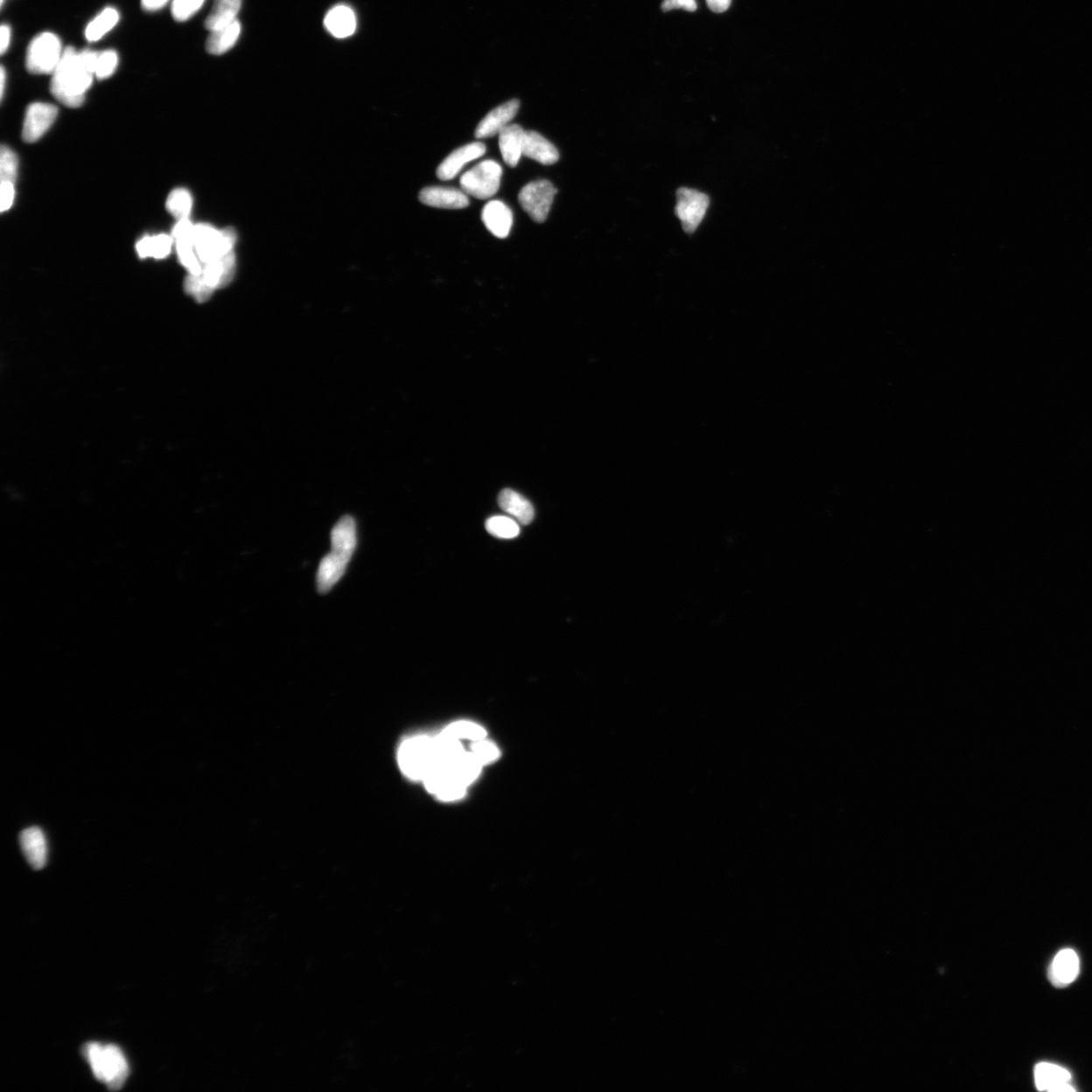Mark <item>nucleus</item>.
Masks as SVG:
<instances>
[{
  "label": "nucleus",
  "instance_id": "1",
  "mask_svg": "<svg viewBox=\"0 0 1092 1092\" xmlns=\"http://www.w3.org/2000/svg\"><path fill=\"white\" fill-rule=\"evenodd\" d=\"M99 53L73 47L64 49L51 81V93L62 105L78 108L83 105L87 91L93 84Z\"/></svg>",
  "mask_w": 1092,
  "mask_h": 1092
},
{
  "label": "nucleus",
  "instance_id": "2",
  "mask_svg": "<svg viewBox=\"0 0 1092 1092\" xmlns=\"http://www.w3.org/2000/svg\"><path fill=\"white\" fill-rule=\"evenodd\" d=\"M82 1055L97 1081L106 1084L110 1090L123 1088L130 1075V1066L119 1046L88 1043L82 1048Z\"/></svg>",
  "mask_w": 1092,
  "mask_h": 1092
},
{
  "label": "nucleus",
  "instance_id": "3",
  "mask_svg": "<svg viewBox=\"0 0 1092 1092\" xmlns=\"http://www.w3.org/2000/svg\"><path fill=\"white\" fill-rule=\"evenodd\" d=\"M236 257L231 251L210 263L203 265L200 275H188L185 282V290L198 303L209 301L214 292L227 287L235 276Z\"/></svg>",
  "mask_w": 1092,
  "mask_h": 1092
},
{
  "label": "nucleus",
  "instance_id": "4",
  "mask_svg": "<svg viewBox=\"0 0 1092 1092\" xmlns=\"http://www.w3.org/2000/svg\"><path fill=\"white\" fill-rule=\"evenodd\" d=\"M398 762L408 778L424 781L435 762L433 738L417 736L405 740L399 749Z\"/></svg>",
  "mask_w": 1092,
  "mask_h": 1092
},
{
  "label": "nucleus",
  "instance_id": "5",
  "mask_svg": "<svg viewBox=\"0 0 1092 1092\" xmlns=\"http://www.w3.org/2000/svg\"><path fill=\"white\" fill-rule=\"evenodd\" d=\"M194 249L201 265L210 263L234 251L236 233L232 228L218 230L210 224L194 225Z\"/></svg>",
  "mask_w": 1092,
  "mask_h": 1092
},
{
  "label": "nucleus",
  "instance_id": "6",
  "mask_svg": "<svg viewBox=\"0 0 1092 1092\" xmlns=\"http://www.w3.org/2000/svg\"><path fill=\"white\" fill-rule=\"evenodd\" d=\"M60 38L46 32L32 38L27 52V69L32 74H53L63 55Z\"/></svg>",
  "mask_w": 1092,
  "mask_h": 1092
},
{
  "label": "nucleus",
  "instance_id": "7",
  "mask_svg": "<svg viewBox=\"0 0 1092 1092\" xmlns=\"http://www.w3.org/2000/svg\"><path fill=\"white\" fill-rule=\"evenodd\" d=\"M502 174L503 169L498 162H480L460 178L461 190L479 200L490 199L498 192Z\"/></svg>",
  "mask_w": 1092,
  "mask_h": 1092
},
{
  "label": "nucleus",
  "instance_id": "8",
  "mask_svg": "<svg viewBox=\"0 0 1092 1092\" xmlns=\"http://www.w3.org/2000/svg\"><path fill=\"white\" fill-rule=\"evenodd\" d=\"M556 193L557 190L550 181L541 179L523 186L519 192L518 200L524 212L535 222L544 223Z\"/></svg>",
  "mask_w": 1092,
  "mask_h": 1092
},
{
  "label": "nucleus",
  "instance_id": "9",
  "mask_svg": "<svg viewBox=\"0 0 1092 1092\" xmlns=\"http://www.w3.org/2000/svg\"><path fill=\"white\" fill-rule=\"evenodd\" d=\"M710 200L704 192L692 188L681 187L677 192L676 214L681 220L682 229L693 234L704 220L710 207Z\"/></svg>",
  "mask_w": 1092,
  "mask_h": 1092
},
{
  "label": "nucleus",
  "instance_id": "10",
  "mask_svg": "<svg viewBox=\"0 0 1092 1092\" xmlns=\"http://www.w3.org/2000/svg\"><path fill=\"white\" fill-rule=\"evenodd\" d=\"M58 116V108L51 103L34 102L29 106L25 114L23 140L35 143L42 138L53 125Z\"/></svg>",
  "mask_w": 1092,
  "mask_h": 1092
},
{
  "label": "nucleus",
  "instance_id": "11",
  "mask_svg": "<svg viewBox=\"0 0 1092 1092\" xmlns=\"http://www.w3.org/2000/svg\"><path fill=\"white\" fill-rule=\"evenodd\" d=\"M193 233L194 225L192 224L190 219L180 220L174 227L172 237L177 245L181 264L190 272V275L199 276L203 270V265L194 249Z\"/></svg>",
  "mask_w": 1092,
  "mask_h": 1092
},
{
  "label": "nucleus",
  "instance_id": "12",
  "mask_svg": "<svg viewBox=\"0 0 1092 1092\" xmlns=\"http://www.w3.org/2000/svg\"><path fill=\"white\" fill-rule=\"evenodd\" d=\"M351 557L353 556L333 549L331 550L330 554L323 557L317 574V587L320 593H328L340 580L346 573Z\"/></svg>",
  "mask_w": 1092,
  "mask_h": 1092
},
{
  "label": "nucleus",
  "instance_id": "13",
  "mask_svg": "<svg viewBox=\"0 0 1092 1092\" xmlns=\"http://www.w3.org/2000/svg\"><path fill=\"white\" fill-rule=\"evenodd\" d=\"M520 108L518 100H512L499 106L492 112L487 114L485 118L479 123L474 132V136L478 139L491 138V136L499 135L503 130L510 125V122L515 118Z\"/></svg>",
  "mask_w": 1092,
  "mask_h": 1092
},
{
  "label": "nucleus",
  "instance_id": "14",
  "mask_svg": "<svg viewBox=\"0 0 1092 1092\" xmlns=\"http://www.w3.org/2000/svg\"><path fill=\"white\" fill-rule=\"evenodd\" d=\"M422 204L439 209L459 210L470 206V200L464 191L444 186H429L421 191Z\"/></svg>",
  "mask_w": 1092,
  "mask_h": 1092
},
{
  "label": "nucleus",
  "instance_id": "15",
  "mask_svg": "<svg viewBox=\"0 0 1092 1092\" xmlns=\"http://www.w3.org/2000/svg\"><path fill=\"white\" fill-rule=\"evenodd\" d=\"M486 151V145L482 142L471 143V144L458 148L439 165L437 172L438 177L441 180H452L457 178L466 164L482 158Z\"/></svg>",
  "mask_w": 1092,
  "mask_h": 1092
},
{
  "label": "nucleus",
  "instance_id": "16",
  "mask_svg": "<svg viewBox=\"0 0 1092 1092\" xmlns=\"http://www.w3.org/2000/svg\"><path fill=\"white\" fill-rule=\"evenodd\" d=\"M19 844L30 866L41 870L48 861V843L44 831L38 828H29L22 831Z\"/></svg>",
  "mask_w": 1092,
  "mask_h": 1092
},
{
  "label": "nucleus",
  "instance_id": "17",
  "mask_svg": "<svg viewBox=\"0 0 1092 1092\" xmlns=\"http://www.w3.org/2000/svg\"><path fill=\"white\" fill-rule=\"evenodd\" d=\"M1071 1074L1060 1066L1040 1063L1035 1068V1082L1041 1091L1068 1092L1075 1089L1070 1084Z\"/></svg>",
  "mask_w": 1092,
  "mask_h": 1092
},
{
  "label": "nucleus",
  "instance_id": "18",
  "mask_svg": "<svg viewBox=\"0 0 1092 1092\" xmlns=\"http://www.w3.org/2000/svg\"><path fill=\"white\" fill-rule=\"evenodd\" d=\"M1079 973V958L1071 948H1064L1056 955L1049 968V979L1056 987H1065L1074 983Z\"/></svg>",
  "mask_w": 1092,
  "mask_h": 1092
},
{
  "label": "nucleus",
  "instance_id": "19",
  "mask_svg": "<svg viewBox=\"0 0 1092 1092\" xmlns=\"http://www.w3.org/2000/svg\"><path fill=\"white\" fill-rule=\"evenodd\" d=\"M482 220L494 236L500 239L508 237L513 225V214L508 206L502 201L491 200L482 212Z\"/></svg>",
  "mask_w": 1092,
  "mask_h": 1092
},
{
  "label": "nucleus",
  "instance_id": "20",
  "mask_svg": "<svg viewBox=\"0 0 1092 1092\" xmlns=\"http://www.w3.org/2000/svg\"><path fill=\"white\" fill-rule=\"evenodd\" d=\"M522 154L542 165L555 164L560 159L555 145L535 131H525Z\"/></svg>",
  "mask_w": 1092,
  "mask_h": 1092
},
{
  "label": "nucleus",
  "instance_id": "21",
  "mask_svg": "<svg viewBox=\"0 0 1092 1092\" xmlns=\"http://www.w3.org/2000/svg\"><path fill=\"white\" fill-rule=\"evenodd\" d=\"M525 131L522 126L513 123L507 126L499 134V146L505 164L512 168L517 166L522 158Z\"/></svg>",
  "mask_w": 1092,
  "mask_h": 1092
},
{
  "label": "nucleus",
  "instance_id": "22",
  "mask_svg": "<svg viewBox=\"0 0 1092 1092\" xmlns=\"http://www.w3.org/2000/svg\"><path fill=\"white\" fill-rule=\"evenodd\" d=\"M325 27L331 35L344 38L354 34L356 17L354 11L347 5H337L331 10L324 21Z\"/></svg>",
  "mask_w": 1092,
  "mask_h": 1092
},
{
  "label": "nucleus",
  "instance_id": "23",
  "mask_svg": "<svg viewBox=\"0 0 1092 1092\" xmlns=\"http://www.w3.org/2000/svg\"><path fill=\"white\" fill-rule=\"evenodd\" d=\"M500 509L514 517L519 523L528 525L535 518V509L528 500L515 491L506 489L499 496Z\"/></svg>",
  "mask_w": 1092,
  "mask_h": 1092
},
{
  "label": "nucleus",
  "instance_id": "24",
  "mask_svg": "<svg viewBox=\"0 0 1092 1092\" xmlns=\"http://www.w3.org/2000/svg\"><path fill=\"white\" fill-rule=\"evenodd\" d=\"M242 5V0H214L213 10L206 19V28L214 32L236 22Z\"/></svg>",
  "mask_w": 1092,
  "mask_h": 1092
},
{
  "label": "nucleus",
  "instance_id": "25",
  "mask_svg": "<svg viewBox=\"0 0 1092 1092\" xmlns=\"http://www.w3.org/2000/svg\"><path fill=\"white\" fill-rule=\"evenodd\" d=\"M356 525L351 516H344L331 531V545L333 550H340L353 556L356 549Z\"/></svg>",
  "mask_w": 1092,
  "mask_h": 1092
},
{
  "label": "nucleus",
  "instance_id": "26",
  "mask_svg": "<svg viewBox=\"0 0 1092 1092\" xmlns=\"http://www.w3.org/2000/svg\"><path fill=\"white\" fill-rule=\"evenodd\" d=\"M240 32H242V24L238 21L225 28L211 32L206 45V51L213 55L226 53L237 43Z\"/></svg>",
  "mask_w": 1092,
  "mask_h": 1092
},
{
  "label": "nucleus",
  "instance_id": "27",
  "mask_svg": "<svg viewBox=\"0 0 1092 1092\" xmlns=\"http://www.w3.org/2000/svg\"><path fill=\"white\" fill-rule=\"evenodd\" d=\"M174 239L167 234L158 236H145L136 245V253L142 259L152 257L164 259L171 255Z\"/></svg>",
  "mask_w": 1092,
  "mask_h": 1092
},
{
  "label": "nucleus",
  "instance_id": "28",
  "mask_svg": "<svg viewBox=\"0 0 1092 1092\" xmlns=\"http://www.w3.org/2000/svg\"><path fill=\"white\" fill-rule=\"evenodd\" d=\"M120 15L113 8L103 10L93 22H91L86 30V37L89 42H96L107 35L110 30H113L116 24L119 23Z\"/></svg>",
  "mask_w": 1092,
  "mask_h": 1092
},
{
  "label": "nucleus",
  "instance_id": "29",
  "mask_svg": "<svg viewBox=\"0 0 1092 1092\" xmlns=\"http://www.w3.org/2000/svg\"><path fill=\"white\" fill-rule=\"evenodd\" d=\"M166 209L178 220L190 218L192 209V194L186 188H177L169 194Z\"/></svg>",
  "mask_w": 1092,
  "mask_h": 1092
},
{
  "label": "nucleus",
  "instance_id": "30",
  "mask_svg": "<svg viewBox=\"0 0 1092 1092\" xmlns=\"http://www.w3.org/2000/svg\"><path fill=\"white\" fill-rule=\"evenodd\" d=\"M444 732L455 739H469L472 742L486 738L484 727L470 723V721H458V723L452 724L445 728Z\"/></svg>",
  "mask_w": 1092,
  "mask_h": 1092
},
{
  "label": "nucleus",
  "instance_id": "31",
  "mask_svg": "<svg viewBox=\"0 0 1092 1092\" xmlns=\"http://www.w3.org/2000/svg\"><path fill=\"white\" fill-rule=\"evenodd\" d=\"M486 528L490 535L504 539L515 538L520 533V528L515 520L506 516H494L487 519Z\"/></svg>",
  "mask_w": 1092,
  "mask_h": 1092
},
{
  "label": "nucleus",
  "instance_id": "32",
  "mask_svg": "<svg viewBox=\"0 0 1092 1092\" xmlns=\"http://www.w3.org/2000/svg\"><path fill=\"white\" fill-rule=\"evenodd\" d=\"M18 160L10 148L3 146L0 151V178L2 181L15 184L18 177Z\"/></svg>",
  "mask_w": 1092,
  "mask_h": 1092
},
{
  "label": "nucleus",
  "instance_id": "33",
  "mask_svg": "<svg viewBox=\"0 0 1092 1092\" xmlns=\"http://www.w3.org/2000/svg\"><path fill=\"white\" fill-rule=\"evenodd\" d=\"M118 54L115 51L108 50L102 52V53H99V57H97L95 76L99 80H107V78L115 74L116 67H118Z\"/></svg>",
  "mask_w": 1092,
  "mask_h": 1092
},
{
  "label": "nucleus",
  "instance_id": "34",
  "mask_svg": "<svg viewBox=\"0 0 1092 1092\" xmlns=\"http://www.w3.org/2000/svg\"><path fill=\"white\" fill-rule=\"evenodd\" d=\"M471 752L482 766L495 762L500 756L498 747L486 738L472 742Z\"/></svg>",
  "mask_w": 1092,
  "mask_h": 1092
},
{
  "label": "nucleus",
  "instance_id": "35",
  "mask_svg": "<svg viewBox=\"0 0 1092 1092\" xmlns=\"http://www.w3.org/2000/svg\"><path fill=\"white\" fill-rule=\"evenodd\" d=\"M206 0H174L172 16L178 22H186L200 10Z\"/></svg>",
  "mask_w": 1092,
  "mask_h": 1092
},
{
  "label": "nucleus",
  "instance_id": "36",
  "mask_svg": "<svg viewBox=\"0 0 1092 1092\" xmlns=\"http://www.w3.org/2000/svg\"><path fill=\"white\" fill-rule=\"evenodd\" d=\"M14 185L15 184H12V182L10 181H2V186H0V193H2V200H0V210H2V212L10 210L12 204H14Z\"/></svg>",
  "mask_w": 1092,
  "mask_h": 1092
},
{
  "label": "nucleus",
  "instance_id": "37",
  "mask_svg": "<svg viewBox=\"0 0 1092 1092\" xmlns=\"http://www.w3.org/2000/svg\"><path fill=\"white\" fill-rule=\"evenodd\" d=\"M675 9H682L687 11H696V0H664L662 4V11H669Z\"/></svg>",
  "mask_w": 1092,
  "mask_h": 1092
},
{
  "label": "nucleus",
  "instance_id": "38",
  "mask_svg": "<svg viewBox=\"0 0 1092 1092\" xmlns=\"http://www.w3.org/2000/svg\"><path fill=\"white\" fill-rule=\"evenodd\" d=\"M169 0H142V8L148 11L158 10L168 4Z\"/></svg>",
  "mask_w": 1092,
  "mask_h": 1092
},
{
  "label": "nucleus",
  "instance_id": "39",
  "mask_svg": "<svg viewBox=\"0 0 1092 1092\" xmlns=\"http://www.w3.org/2000/svg\"><path fill=\"white\" fill-rule=\"evenodd\" d=\"M0 36H2V44H0V52H2V54L4 55L5 53V51L8 50L9 46H10V29L9 25H6V24L2 25V30H0Z\"/></svg>",
  "mask_w": 1092,
  "mask_h": 1092
},
{
  "label": "nucleus",
  "instance_id": "40",
  "mask_svg": "<svg viewBox=\"0 0 1092 1092\" xmlns=\"http://www.w3.org/2000/svg\"><path fill=\"white\" fill-rule=\"evenodd\" d=\"M5 78H6L5 70H4V67H2V71H0V83H2V87H0V93H2V100L4 99V95Z\"/></svg>",
  "mask_w": 1092,
  "mask_h": 1092
},
{
  "label": "nucleus",
  "instance_id": "41",
  "mask_svg": "<svg viewBox=\"0 0 1092 1092\" xmlns=\"http://www.w3.org/2000/svg\"><path fill=\"white\" fill-rule=\"evenodd\" d=\"M4 0H2V5H4Z\"/></svg>",
  "mask_w": 1092,
  "mask_h": 1092
}]
</instances>
